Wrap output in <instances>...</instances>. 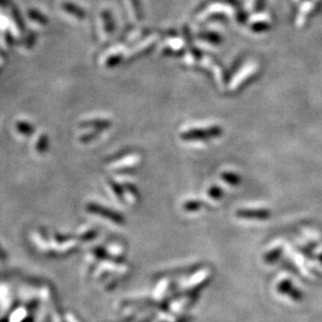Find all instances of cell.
Returning a JSON list of instances; mask_svg holds the SVG:
<instances>
[{
  "label": "cell",
  "mask_w": 322,
  "mask_h": 322,
  "mask_svg": "<svg viewBox=\"0 0 322 322\" xmlns=\"http://www.w3.org/2000/svg\"><path fill=\"white\" fill-rule=\"evenodd\" d=\"M221 129L219 127H208L206 129H191L186 130V132L182 133V137L186 139H206L211 138V137H217L220 135Z\"/></svg>",
  "instance_id": "1"
},
{
  "label": "cell",
  "mask_w": 322,
  "mask_h": 322,
  "mask_svg": "<svg viewBox=\"0 0 322 322\" xmlns=\"http://www.w3.org/2000/svg\"><path fill=\"white\" fill-rule=\"evenodd\" d=\"M238 217L247 219H266L270 216V212L264 208H244L237 211Z\"/></svg>",
  "instance_id": "2"
},
{
  "label": "cell",
  "mask_w": 322,
  "mask_h": 322,
  "mask_svg": "<svg viewBox=\"0 0 322 322\" xmlns=\"http://www.w3.org/2000/svg\"><path fill=\"white\" fill-rule=\"evenodd\" d=\"M223 179L225 180V181H227L228 183H232V184H237V183H238V181H239V177L237 175V174H235V173H231V172H229V173H224L223 174Z\"/></svg>",
  "instance_id": "3"
},
{
  "label": "cell",
  "mask_w": 322,
  "mask_h": 322,
  "mask_svg": "<svg viewBox=\"0 0 322 322\" xmlns=\"http://www.w3.org/2000/svg\"><path fill=\"white\" fill-rule=\"evenodd\" d=\"M209 196L211 198H215V199H219V198H221L222 197V190L219 189L216 186H214L211 187V189L209 190Z\"/></svg>",
  "instance_id": "4"
},
{
  "label": "cell",
  "mask_w": 322,
  "mask_h": 322,
  "mask_svg": "<svg viewBox=\"0 0 322 322\" xmlns=\"http://www.w3.org/2000/svg\"><path fill=\"white\" fill-rule=\"evenodd\" d=\"M321 259H322V257H321Z\"/></svg>",
  "instance_id": "5"
}]
</instances>
